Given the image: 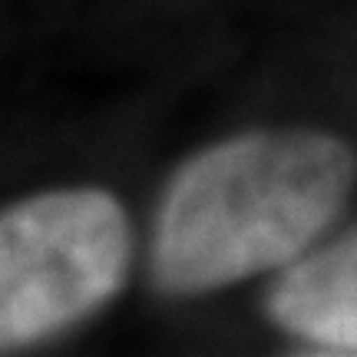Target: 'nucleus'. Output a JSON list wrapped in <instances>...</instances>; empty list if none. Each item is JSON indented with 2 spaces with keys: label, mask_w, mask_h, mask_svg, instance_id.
I'll use <instances>...</instances> for the list:
<instances>
[{
  "label": "nucleus",
  "mask_w": 357,
  "mask_h": 357,
  "mask_svg": "<svg viewBox=\"0 0 357 357\" xmlns=\"http://www.w3.org/2000/svg\"><path fill=\"white\" fill-rule=\"evenodd\" d=\"M357 155L324 132H248L199 153L169 185L153 245L155 284L215 291L291 265L341 215Z\"/></svg>",
  "instance_id": "nucleus-1"
},
{
  "label": "nucleus",
  "mask_w": 357,
  "mask_h": 357,
  "mask_svg": "<svg viewBox=\"0 0 357 357\" xmlns=\"http://www.w3.org/2000/svg\"><path fill=\"white\" fill-rule=\"evenodd\" d=\"M271 318L328 354H357V231L298 258L268 298Z\"/></svg>",
  "instance_id": "nucleus-3"
},
{
  "label": "nucleus",
  "mask_w": 357,
  "mask_h": 357,
  "mask_svg": "<svg viewBox=\"0 0 357 357\" xmlns=\"http://www.w3.org/2000/svg\"><path fill=\"white\" fill-rule=\"evenodd\" d=\"M126 212L102 189H56L0 212V351L43 341L113 298L129 271Z\"/></svg>",
  "instance_id": "nucleus-2"
}]
</instances>
